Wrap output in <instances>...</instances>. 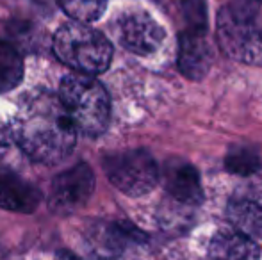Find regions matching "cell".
Wrapping results in <instances>:
<instances>
[{"mask_svg": "<svg viewBox=\"0 0 262 260\" xmlns=\"http://www.w3.org/2000/svg\"><path fill=\"white\" fill-rule=\"evenodd\" d=\"M11 135L25 155L41 164L61 162L77 145V129L61 98L43 89L21 98Z\"/></svg>", "mask_w": 262, "mask_h": 260, "instance_id": "cell-1", "label": "cell"}, {"mask_svg": "<svg viewBox=\"0 0 262 260\" xmlns=\"http://www.w3.org/2000/svg\"><path fill=\"white\" fill-rule=\"evenodd\" d=\"M216 21L217 43L230 59L262 66V0H228Z\"/></svg>", "mask_w": 262, "mask_h": 260, "instance_id": "cell-2", "label": "cell"}, {"mask_svg": "<svg viewBox=\"0 0 262 260\" xmlns=\"http://www.w3.org/2000/svg\"><path fill=\"white\" fill-rule=\"evenodd\" d=\"M59 98L75 129L86 135H100L111 118V100L105 87L93 75L70 73L62 79Z\"/></svg>", "mask_w": 262, "mask_h": 260, "instance_id": "cell-3", "label": "cell"}, {"mask_svg": "<svg viewBox=\"0 0 262 260\" xmlns=\"http://www.w3.org/2000/svg\"><path fill=\"white\" fill-rule=\"evenodd\" d=\"M54 54L61 63L84 75L104 73L113 61V45L88 23H68L54 36Z\"/></svg>", "mask_w": 262, "mask_h": 260, "instance_id": "cell-4", "label": "cell"}, {"mask_svg": "<svg viewBox=\"0 0 262 260\" xmlns=\"http://www.w3.org/2000/svg\"><path fill=\"white\" fill-rule=\"evenodd\" d=\"M107 178L127 196H143L159 182V166L148 150L134 148L111 153L104 159Z\"/></svg>", "mask_w": 262, "mask_h": 260, "instance_id": "cell-5", "label": "cell"}, {"mask_svg": "<svg viewBox=\"0 0 262 260\" xmlns=\"http://www.w3.org/2000/svg\"><path fill=\"white\" fill-rule=\"evenodd\" d=\"M120 43L136 56H152L159 50L166 38L164 29L154 16L145 11H127L114 27Z\"/></svg>", "mask_w": 262, "mask_h": 260, "instance_id": "cell-6", "label": "cell"}, {"mask_svg": "<svg viewBox=\"0 0 262 260\" xmlns=\"http://www.w3.org/2000/svg\"><path fill=\"white\" fill-rule=\"evenodd\" d=\"M95 191V175L88 164L80 162L54 178L50 189V208L55 214H72L91 198Z\"/></svg>", "mask_w": 262, "mask_h": 260, "instance_id": "cell-7", "label": "cell"}, {"mask_svg": "<svg viewBox=\"0 0 262 260\" xmlns=\"http://www.w3.org/2000/svg\"><path fill=\"white\" fill-rule=\"evenodd\" d=\"M214 56L205 29L186 27L179 34V72L189 80H202L212 66Z\"/></svg>", "mask_w": 262, "mask_h": 260, "instance_id": "cell-8", "label": "cell"}, {"mask_svg": "<svg viewBox=\"0 0 262 260\" xmlns=\"http://www.w3.org/2000/svg\"><path fill=\"white\" fill-rule=\"evenodd\" d=\"M166 193L169 201L187 208H196L204 201L200 173L186 160H171L166 168Z\"/></svg>", "mask_w": 262, "mask_h": 260, "instance_id": "cell-9", "label": "cell"}, {"mask_svg": "<svg viewBox=\"0 0 262 260\" xmlns=\"http://www.w3.org/2000/svg\"><path fill=\"white\" fill-rule=\"evenodd\" d=\"M41 201L39 191L14 175L13 171L0 170V208L11 212H34Z\"/></svg>", "mask_w": 262, "mask_h": 260, "instance_id": "cell-10", "label": "cell"}, {"mask_svg": "<svg viewBox=\"0 0 262 260\" xmlns=\"http://www.w3.org/2000/svg\"><path fill=\"white\" fill-rule=\"evenodd\" d=\"M209 260H260V250L252 237L235 230H221L210 239Z\"/></svg>", "mask_w": 262, "mask_h": 260, "instance_id": "cell-11", "label": "cell"}, {"mask_svg": "<svg viewBox=\"0 0 262 260\" xmlns=\"http://www.w3.org/2000/svg\"><path fill=\"white\" fill-rule=\"evenodd\" d=\"M227 218L235 232L248 237H259L262 233V201L252 196L235 195L228 201Z\"/></svg>", "mask_w": 262, "mask_h": 260, "instance_id": "cell-12", "label": "cell"}, {"mask_svg": "<svg viewBox=\"0 0 262 260\" xmlns=\"http://www.w3.org/2000/svg\"><path fill=\"white\" fill-rule=\"evenodd\" d=\"M225 166L230 173L250 177L262 168L260 150L255 145H234L225 157Z\"/></svg>", "mask_w": 262, "mask_h": 260, "instance_id": "cell-13", "label": "cell"}, {"mask_svg": "<svg viewBox=\"0 0 262 260\" xmlns=\"http://www.w3.org/2000/svg\"><path fill=\"white\" fill-rule=\"evenodd\" d=\"M24 79V57L7 41H0V93L14 89Z\"/></svg>", "mask_w": 262, "mask_h": 260, "instance_id": "cell-14", "label": "cell"}, {"mask_svg": "<svg viewBox=\"0 0 262 260\" xmlns=\"http://www.w3.org/2000/svg\"><path fill=\"white\" fill-rule=\"evenodd\" d=\"M61 9L79 23H90L104 14L107 0H57Z\"/></svg>", "mask_w": 262, "mask_h": 260, "instance_id": "cell-15", "label": "cell"}, {"mask_svg": "<svg viewBox=\"0 0 262 260\" xmlns=\"http://www.w3.org/2000/svg\"><path fill=\"white\" fill-rule=\"evenodd\" d=\"M186 27L191 29H209L207 21V4L205 0H179Z\"/></svg>", "mask_w": 262, "mask_h": 260, "instance_id": "cell-16", "label": "cell"}, {"mask_svg": "<svg viewBox=\"0 0 262 260\" xmlns=\"http://www.w3.org/2000/svg\"><path fill=\"white\" fill-rule=\"evenodd\" d=\"M11 139H13V135H11V132L6 129V127L0 123V159H2L4 155L7 153V150H9L11 146Z\"/></svg>", "mask_w": 262, "mask_h": 260, "instance_id": "cell-17", "label": "cell"}]
</instances>
